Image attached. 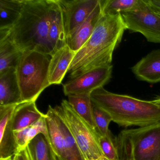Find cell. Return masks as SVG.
<instances>
[{"instance_id":"cell-30","label":"cell","mask_w":160,"mask_h":160,"mask_svg":"<svg viewBox=\"0 0 160 160\" xmlns=\"http://www.w3.org/2000/svg\"><path fill=\"white\" fill-rule=\"evenodd\" d=\"M110 160L108 159V158L106 157L105 156L102 155V156H101V157H99V158H96L95 159H92V160Z\"/></svg>"},{"instance_id":"cell-10","label":"cell","mask_w":160,"mask_h":160,"mask_svg":"<svg viewBox=\"0 0 160 160\" xmlns=\"http://www.w3.org/2000/svg\"><path fill=\"white\" fill-rule=\"evenodd\" d=\"M17 105L0 106V158L13 156L17 151L12 117Z\"/></svg>"},{"instance_id":"cell-31","label":"cell","mask_w":160,"mask_h":160,"mask_svg":"<svg viewBox=\"0 0 160 160\" xmlns=\"http://www.w3.org/2000/svg\"><path fill=\"white\" fill-rule=\"evenodd\" d=\"M13 156H10L5 158H0V160H13Z\"/></svg>"},{"instance_id":"cell-11","label":"cell","mask_w":160,"mask_h":160,"mask_svg":"<svg viewBox=\"0 0 160 160\" xmlns=\"http://www.w3.org/2000/svg\"><path fill=\"white\" fill-rule=\"evenodd\" d=\"M102 15L101 2L86 20L66 39L70 49L76 53L90 37Z\"/></svg>"},{"instance_id":"cell-19","label":"cell","mask_w":160,"mask_h":160,"mask_svg":"<svg viewBox=\"0 0 160 160\" xmlns=\"http://www.w3.org/2000/svg\"><path fill=\"white\" fill-rule=\"evenodd\" d=\"M30 160H55L56 156L49 140L42 134H39L27 147Z\"/></svg>"},{"instance_id":"cell-32","label":"cell","mask_w":160,"mask_h":160,"mask_svg":"<svg viewBox=\"0 0 160 160\" xmlns=\"http://www.w3.org/2000/svg\"><path fill=\"white\" fill-rule=\"evenodd\" d=\"M57 160V158H56V160Z\"/></svg>"},{"instance_id":"cell-28","label":"cell","mask_w":160,"mask_h":160,"mask_svg":"<svg viewBox=\"0 0 160 160\" xmlns=\"http://www.w3.org/2000/svg\"><path fill=\"white\" fill-rule=\"evenodd\" d=\"M148 3L155 12L160 14V0H147Z\"/></svg>"},{"instance_id":"cell-29","label":"cell","mask_w":160,"mask_h":160,"mask_svg":"<svg viewBox=\"0 0 160 160\" xmlns=\"http://www.w3.org/2000/svg\"><path fill=\"white\" fill-rule=\"evenodd\" d=\"M152 102L155 104V105L160 108V97H158L156 99H154L153 101H152Z\"/></svg>"},{"instance_id":"cell-4","label":"cell","mask_w":160,"mask_h":160,"mask_svg":"<svg viewBox=\"0 0 160 160\" xmlns=\"http://www.w3.org/2000/svg\"><path fill=\"white\" fill-rule=\"evenodd\" d=\"M114 143L120 160H160V122L123 130Z\"/></svg>"},{"instance_id":"cell-3","label":"cell","mask_w":160,"mask_h":160,"mask_svg":"<svg viewBox=\"0 0 160 160\" xmlns=\"http://www.w3.org/2000/svg\"><path fill=\"white\" fill-rule=\"evenodd\" d=\"M92 102L107 112L120 126H147L160 122V108L152 101L108 91L103 87L90 94Z\"/></svg>"},{"instance_id":"cell-24","label":"cell","mask_w":160,"mask_h":160,"mask_svg":"<svg viewBox=\"0 0 160 160\" xmlns=\"http://www.w3.org/2000/svg\"><path fill=\"white\" fill-rule=\"evenodd\" d=\"M92 110L93 121L98 133L104 136L108 135L110 134L108 126L112 121L110 115L92 102Z\"/></svg>"},{"instance_id":"cell-23","label":"cell","mask_w":160,"mask_h":160,"mask_svg":"<svg viewBox=\"0 0 160 160\" xmlns=\"http://www.w3.org/2000/svg\"><path fill=\"white\" fill-rule=\"evenodd\" d=\"M141 0H100L102 13L115 15L128 12L136 9Z\"/></svg>"},{"instance_id":"cell-12","label":"cell","mask_w":160,"mask_h":160,"mask_svg":"<svg viewBox=\"0 0 160 160\" xmlns=\"http://www.w3.org/2000/svg\"><path fill=\"white\" fill-rule=\"evenodd\" d=\"M132 71L141 81L150 84L160 82V49L153 50L142 58Z\"/></svg>"},{"instance_id":"cell-20","label":"cell","mask_w":160,"mask_h":160,"mask_svg":"<svg viewBox=\"0 0 160 160\" xmlns=\"http://www.w3.org/2000/svg\"><path fill=\"white\" fill-rule=\"evenodd\" d=\"M54 114L55 120L60 129L64 139L66 160H85L69 128L55 108H54Z\"/></svg>"},{"instance_id":"cell-25","label":"cell","mask_w":160,"mask_h":160,"mask_svg":"<svg viewBox=\"0 0 160 160\" xmlns=\"http://www.w3.org/2000/svg\"><path fill=\"white\" fill-rule=\"evenodd\" d=\"M99 142L104 156L110 160H120L118 150L110 133L105 136L99 134Z\"/></svg>"},{"instance_id":"cell-2","label":"cell","mask_w":160,"mask_h":160,"mask_svg":"<svg viewBox=\"0 0 160 160\" xmlns=\"http://www.w3.org/2000/svg\"><path fill=\"white\" fill-rule=\"evenodd\" d=\"M126 30L121 14L102 13L91 36L75 54L68 71L71 78L92 69L111 65L114 50Z\"/></svg>"},{"instance_id":"cell-5","label":"cell","mask_w":160,"mask_h":160,"mask_svg":"<svg viewBox=\"0 0 160 160\" xmlns=\"http://www.w3.org/2000/svg\"><path fill=\"white\" fill-rule=\"evenodd\" d=\"M51 57L33 50L22 53L16 69L22 102H36L50 86L48 71Z\"/></svg>"},{"instance_id":"cell-22","label":"cell","mask_w":160,"mask_h":160,"mask_svg":"<svg viewBox=\"0 0 160 160\" xmlns=\"http://www.w3.org/2000/svg\"><path fill=\"white\" fill-rule=\"evenodd\" d=\"M48 41L53 54L67 45L61 12L59 9L53 18L48 34Z\"/></svg>"},{"instance_id":"cell-21","label":"cell","mask_w":160,"mask_h":160,"mask_svg":"<svg viewBox=\"0 0 160 160\" xmlns=\"http://www.w3.org/2000/svg\"><path fill=\"white\" fill-rule=\"evenodd\" d=\"M67 96L68 102L76 112L93 129L96 130L92 116L90 94H71Z\"/></svg>"},{"instance_id":"cell-27","label":"cell","mask_w":160,"mask_h":160,"mask_svg":"<svg viewBox=\"0 0 160 160\" xmlns=\"http://www.w3.org/2000/svg\"><path fill=\"white\" fill-rule=\"evenodd\" d=\"M13 160H30L27 147L17 152L13 155Z\"/></svg>"},{"instance_id":"cell-13","label":"cell","mask_w":160,"mask_h":160,"mask_svg":"<svg viewBox=\"0 0 160 160\" xmlns=\"http://www.w3.org/2000/svg\"><path fill=\"white\" fill-rule=\"evenodd\" d=\"M75 54V53L66 45L51 56L48 71V80L50 85L61 84Z\"/></svg>"},{"instance_id":"cell-6","label":"cell","mask_w":160,"mask_h":160,"mask_svg":"<svg viewBox=\"0 0 160 160\" xmlns=\"http://www.w3.org/2000/svg\"><path fill=\"white\" fill-rule=\"evenodd\" d=\"M55 108L65 122L85 160L103 155L99 144V134L76 112L67 100H62L61 105Z\"/></svg>"},{"instance_id":"cell-8","label":"cell","mask_w":160,"mask_h":160,"mask_svg":"<svg viewBox=\"0 0 160 160\" xmlns=\"http://www.w3.org/2000/svg\"><path fill=\"white\" fill-rule=\"evenodd\" d=\"M113 66L95 68L71 78L63 85L66 96L75 94H91L93 91L103 87L111 79Z\"/></svg>"},{"instance_id":"cell-18","label":"cell","mask_w":160,"mask_h":160,"mask_svg":"<svg viewBox=\"0 0 160 160\" xmlns=\"http://www.w3.org/2000/svg\"><path fill=\"white\" fill-rule=\"evenodd\" d=\"M23 52L7 38L0 39V73L16 69Z\"/></svg>"},{"instance_id":"cell-17","label":"cell","mask_w":160,"mask_h":160,"mask_svg":"<svg viewBox=\"0 0 160 160\" xmlns=\"http://www.w3.org/2000/svg\"><path fill=\"white\" fill-rule=\"evenodd\" d=\"M23 0H0V29H10L20 17Z\"/></svg>"},{"instance_id":"cell-26","label":"cell","mask_w":160,"mask_h":160,"mask_svg":"<svg viewBox=\"0 0 160 160\" xmlns=\"http://www.w3.org/2000/svg\"><path fill=\"white\" fill-rule=\"evenodd\" d=\"M46 118L47 115L46 117L42 118L34 124L28 127L27 137L28 144L32 139L39 134H42L49 140Z\"/></svg>"},{"instance_id":"cell-7","label":"cell","mask_w":160,"mask_h":160,"mask_svg":"<svg viewBox=\"0 0 160 160\" xmlns=\"http://www.w3.org/2000/svg\"><path fill=\"white\" fill-rule=\"evenodd\" d=\"M121 15L127 30L141 33L148 42L160 43V14L147 0H141L136 9Z\"/></svg>"},{"instance_id":"cell-1","label":"cell","mask_w":160,"mask_h":160,"mask_svg":"<svg viewBox=\"0 0 160 160\" xmlns=\"http://www.w3.org/2000/svg\"><path fill=\"white\" fill-rule=\"evenodd\" d=\"M58 9L57 0H23L19 18L10 29H0V39L8 38L22 52L33 50L51 57L48 32Z\"/></svg>"},{"instance_id":"cell-15","label":"cell","mask_w":160,"mask_h":160,"mask_svg":"<svg viewBox=\"0 0 160 160\" xmlns=\"http://www.w3.org/2000/svg\"><path fill=\"white\" fill-rule=\"evenodd\" d=\"M46 116V114L39 111L35 102L18 104L12 116V129L14 132L30 127Z\"/></svg>"},{"instance_id":"cell-16","label":"cell","mask_w":160,"mask_h":160,"mask_svg":"<svg viewBox=\"0 0 160 160\" xmlns=\"http://www.w3.org/2000/svg\"><path fill=\"white\" fill-rule=\"evenodd\" d=\"M47 123L48 129L49 141L58 160H66L64 151V139L54 114V108L48 107L46 113Z\"/></svg>"},{"instance_id":"cell-14","label":"cell","mask_w":160,"mask_h":160,"mask_svg":"<svg viewBox=\"0 0 160 160\" xmlns=\"http://www.w3.org/2000/svg\"><path fill=\"white\" fill-rule=\"evenodd\" d=\"M22 102L16 69L11 68L0 73V106Z\"/></svg>"},{"instance_id":"cell-9","label":"cell","mask_w":160,"mask_h":160,"mask_svg":"<svg viewBox=\"0 0 160 160\" xmlns=\"http://www.w3.org/2000/svg\"><path fill=\"white\" fill-rule=\"evenodd\" d=\"M66 39L93 12L100 0H57Z\"/></svg>"}]
</instances>
